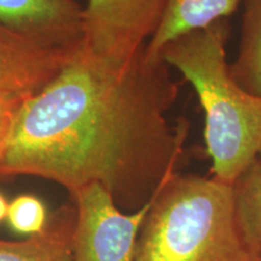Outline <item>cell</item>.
Listing matches in <instances>:
<instances>
[{"instance_id": "6da1fadb", "label": "cell", "mask_w": 261, "mask_h": 261, "mask_svg": "<svg viewBox=\"0 0 261 261\" xmlns=\"http://www.w3.org/2000/svg\"><path fill=\"white\" fill-rule=\"evenodd\" d=\"M169 68L145 47L117 63L80 42L57 76L22 103L0 177H40L70 194L97 182L121 210L137 211L184 152L188 121L173 127L166 117L179 93Z\"/></svg>"}, {"instance_id": "7a4b0ae2", "label": "cell", "mask_w": 261, "mask_h": 261, "mask_svg": "<svg viewBox=\"0 0 261 261\" xmlns=\"http://www.w3.org/2000/svg\"><path fill=\"white\" fill-rule=\"evenodd\" d=\"M228 18L169 41L160 57L196 91L204 112V140L218 180L232 185L261 158V98L242 89L227 63Z\"/></svg>"}, {"instance_id": "3957f363", "label": "cell", "mask_w": 261, "mask_h": 261, "mask_svg": "<svg viewBox=\"0 0 261 261\" xmlns=\"http://www.w3.org/2000/svg\"><path fill=\"white\" fill-rule=\"evenodd\" d=\"M135 261H255L238 226L232 185L168 175L151 197Z\"/></svg>"}, {"instance_id": "277c9868", "label": "cell", "mask_w": 261, "mask_h": 261, "mask_svg": "<svg viewBox=\"0 0 261 261\" xmlns=\"http://www.w3.org/2000/svg\"><path fill=\"white\" fill-rule=\"evenodd\" d=\"M75 225L71 261H135L137 241L151 198L132 213H125L100 184L71 194Z\"/></svg>"}, {"instance_id": "5b68a950", "label": "cell", "mask_w": 261, "mask_h": 261, "mask_svg": "<svg viewBox=\"0 0 261 261\" xmlns=\"http://www.w3.org/2000/svg\"><path fill=\"white\" fill-rule=\"evenodd\" d=\"M168 0H86L81 46L112 62H126L145 47L161 24Z\"/></svg>"}, {"instance_id": "8992f818", "label": "cell", "mask_w": 261, "mask_h": 261, "mask_svg": "<svg viewBox=\"0 0 261 261\" xmlns=\"http://www.w3.org/2000/svg\"><path fill=\"white\" fill-rule=\"evenodd\" d=\"M79 46H52L0 23V96L27 98L39 92Z\"/></svg>"}, {"instance_id": "52a82bcc", "label": "cell", "mask_w": 261, "mask_h": 261, "mask_svg": "<svg viewBox=\"0 0 261 261\" xmlns=\"http://www.w3.org/2000/svg\"><path fill=\"white\" fill-rule=\"evenodd\" d=\"M81 15L74 0H0V23L52 46H79Z\"/></svg>"}, {"instance_id": "ba28073f", "label": "cell", "mask_w": 261, "mask_h": 261, "mask_svg": "<svg viewBox=\"0 0 261 261\" xmlns=\"http://www.w3.org/2000/svg\"><path fill=\"white\" fill-rule=\"evenodd\" d=\"M242 0H168L162 22L145 46L146 55L160 57L173 39L203 29L236 12Z\"/></svg>"}, {"instance_id": "9c48e42d", "label": "cell", "mask_w": 261, "mask_h": 261, "mask_svg": "<svg viewBox=\"0 0 261 261\" xmlns=\"http://www.w3.org/2000/svg\"><path fill=\"white\" fill-rule=\"evenodd\" d=\"M75 208L52 215L42 232L24 241L0 240V261H71Z\"/></svg>"}, {"instance_id": "30bf717a", "label": "cell", "mask_w": 261, "mask_h": 261, "mask_svg": "<svg viewBox=\"0 0 261 261\" xmlns=\"http://www.w3.org/2000/svg\"><path fill=\"white\" fill-rule=\"evenodd\" d=\"M230 71L242 89L261 98V0H243L238 51Z\"/></svg>"}, {"instance_id": "8fae6325", "label": "cell", "mask_w": 261, "mask_h": 261, "mask_svg": "<svg viewBox=\"0 0 261 261\" xmlns=\"http://www.w3.org/2000/svg\"><path fill=\"white\" fill-rule=\"evenodd\" d=\"M232 191L242 238L257 260L261 257V158L236 179Z\"/></svg>"}, {"instance_id": "7c38bea8", "label": "cell", "mask_w": 261, "mask_h": 261, "mask_svg": "<svg viewBox=\"0 0 261 261\" xmlns=\"http://www.w3.org/2000/svg\"><path fill=\"white\" fill-rule=\"evenodd\" d=\"M6 220L16 232L34 236L45 230L48 215L40 198L33 195H21L9 202Z\"/></svg>"}, {"instance_id": "4fadbf2b", "label": "cell", "mask_w": 261, "mask_h": 261, "mask_svg": "<svg viewBox=\"0 0 261 261\" xmlns=\"http://www.w3.org/2000/svg\"><path fill=\"white\" fill-rule=\"evenodd\" d=\"M25 98L0 96V161L8 148L18 110Z\"/></svg>"}, {"instance_id": "5bb4252c", "label": "cell", "mask_w": 261, "mask_h": 261, "mask_svg": "<svg viewBox=\"0 0 261 261\" xmlns=\"http://www.w3.org/2000/svg\"><path fill=\"white\" fill-rule=\"evenodd\" d=\"M9 210V201L4 197V195L0 192V223L6 220Z\"/></svg>"}, {"instance_id": "9a60e30c", "label": "cell", "mask_w": 261, "mask_h": 261, "mask_svg": "<svg viewBox=\"0 0 261 261\" xmlns=\"http://www.w3.org/2000/svg\"><path fill=\"white\" fill-rule=\"evenodd\" d=\"M255 261H261V257H260V259H257V260H255Z\"/></svg>"}, {"instance_id": "2e32d148", "label": "cell", "mask_w": 261, "mask_h": 261, "mask_svg": "<svg viewBox=\"0 0 261 261\" xmlns=\"http://www.w3.org/2000/svg\"><path fill=\"white\" fill-rule=\"evenodd\" d=\"M74 2H77V0H74Z\"/></svg>"}]
</instances>
